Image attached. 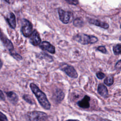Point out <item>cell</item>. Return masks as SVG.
<instances>
[{
	"instance_id": "44dd1931",
	"label": "cell",
	"mask_w": 121,
	"mask_h": 121,
	"mask_svg": "<svg viewBox=\"0 0 121 121\" xmlns=\"http://www.w3.org/2000/svg\"><path fill=\"white\" fill-rule=\"evenodd\" d=\"M96 76L97 77V78L100 79H102L103 78H104L105 77V75L104 73L102 72H98L96 73Z\"/></svg>"
},
{
	"instance_id": "7a4b0ae2",
	"label": "cell",
	"mask_w": 121,
	"mask_h": 121,
	"mask_svg": "<svg viewBox=\"0 0 121 121\" xmlns=\"http://www.w3.org/2000/svg\"><path fill=\"white\" fill-rule=\"evenodd\" d=\"M73 39L77 42L82 44L94 43L98 41L96 37L93 35H89L84 34H78L75 35Z\"/></svg>"
},
{
	"instance_id": "603a6c76",
	"label": "cell",
	"mask_w": 121,
	"mask_h": 121,
	"mask_svg": "<svg viewBox=\"0 0 121 121\" xmlns=\"http://www.w3.org/2000/svg\"><path fill=\"white\" fill-rule=\"evenodd\" d=\"M65 0L69 4H71V5H76L78 3V0Z\"/></svg>"
},
{
	"instance_id": "d4e9b609",
	"label": "cell",
	"mask_w": 121,
	"mask_h": 121,
	"mask_svg": "<svg viewBox=\"0 0 121 121\" xmlns=\"http://www.w3.org/2000/svg\"><path fill=\"white\" fill-rule=\"evenodd\" d=\"M121 60H119L117 62V63H116V65H115V67H116V68L118 69H121Z\"/></svg>"
},
{
	"instance_id": "7c38bea8",
	"label": "cell",
	"mask_w": 121,
	"mask_h": 121,
	"mask_svg": "<svg viewBox=\"0 0 121 121\" xmlns=\"http://www.w3.org/2000/svg\"><path fill=\"white\" fill-rule=\"evenodd\" d=\"M98 93L102 97L106 98L108 95V91L106 87L103 84H99L97 87Z\"/></svg>"
},
{
	"instance_id": "277c9868",
	"label": "cell",
	"mask_w": 121,
	"mask_h": 121,
	"mask_svg": "<svg viewBox=\"0 0 121 121\" xmlns=\"http://www.w3.org/2000/svg\"><path fill=\"white\" fill-rule=\"evenodd\" d=\"M60 69L70 78H76L78 77V74L76 69L72 66L64 63L60 66Z\"/></svg>"
},
{
	"instance_id": "4316f807",
	"label": "cell",
	"mask_w": 121,
	"mask_h": 121,
	"mask_svg": "<svg viewBox=\"0 0 121 121\" xmlns=\"http://www.w3.org/2000/svg\"><path fill=\"white\" fill-rule=\"evenodd\" d=\"M4 0L9 3H12L15 0Z\"/></svg>"
},
{
	"instance_id": "ac0fdd59",
	"label": "cell",
	"mask_w": 121,
	"mask_h": 121,
	"mask_svg": "<svg viewBox=\"0 0 121 121\" xmlns=\"http://www.w3.org/2000/svg\"><path fill=\"white\" fill-rule=\"evenodd\" d=\"M23 99L28 103L31 104H34V101L33 98L30 95H23Z\"/></svg>"
},
{
	"instance_id": "9a60e30c",
	"label": "cell",
	"mask_w": 121,
	"mask_h": 121,
	"mask_svg": "<svg viewBox=\"0 0 121 121\" xmlns=\"http://www.w3.org/2000/svg\"><path fill=\"white\" fill-rule=\"evenodd\" d=\"M54 99L57 102H61L64 97V94L61 90H57L54 94Z\"/></svg>"
},
{
	"instance_id": "2e32d148",
	"label": "cell",
	"mask_w": 121,
	"mask_h": 121,
	"mask_svg": "<svg viewBox=\"0 0 121 121\" xmlns=\"http://www.w3.org/2000/svg\"><path fill=\"white\" fill-rule=\"evenodd\" d=\"M113 77L112 76H109L107 77L104 80V84L108 86H110L112 85L113 83Z\"/></svg>"
},
{
	"instance_id": "484cf974",
	"label": "cell",
	"mask_w": 121,
	"mask_h": 121,
	"mask_svg": "<svg viewBox=\"0 0 121 121\" xmlns=\"http://www.w3.org/2000/svg\"><path fill=\"white\" fill-rule=\"evenodd\" d=\"M0 99H1L2 100L4 99V95L0 90Z\"/></svg>"
},
{
	"instance_id": "4fadbf2b",
	"label": "cell",
	"mask_w": 121,
	"mask_h": 121,
	"mask_svg": "<svg viewBox=\"0 0 121 121\" xmlns=\"http://www.w3.org/2000/svg\"><path fill=\"white\" fill-rule=\"evenodd\" d=\"M89 22L90 24L95 25L96 26L101 27L102 28H103L104 29H108L109 27V25L105 22L101 21L100 20H97V19H91L89 20Z\"/></svg>"
},
{
	"instance_id": "f1b7e54d",
	"label": "cell",
	"mask_w": 121,
	"mask_h": 121,
	"mask_svg": "<svg viewBox=\"0 0 121 121\" xmlns=\"http://www.w3.org/2000/svg\"><path fill=\"white\" fill-rule=\"evenodd\" d=\"M101 121H110V120H109L106 119H104L101 120Z\"/></svg>"
},
{
	"instance_id": "ffe728a7",
	"label": "cell",
	"mask_w": 121,
	"mask_h": 121,
	"mask_svg": "<svg viewBox=\"0 0 121 121\" xmlns=\"http://www.w3.org/2000/svg\"><path fill=\"white\" fill-rule=\"evenodd\" d=\"M11 55L16 59L17 60H21L22 59V57L21 56H20L19 54L16 53V52H10Z\"/></svg>"
},
{
	"instance_id": "5b68a950",
	"label": "cell",
	"mask_w": 121,
	"mask_h": 121,
	"mask_svg": "<svg viewBox=\"0 0 121 121\" xmlns=\"http://www.w3.org/2000/svg\"><path fill=\"white\" fill-rule=\"evenodd\" d=\"M21 32L25 37L30 36L33 32V26L28 20L24 19L21 27Z\"/></svg>"
},
{
	"instance_id": "30bf717a",
	"label": "cell",
	"mask_w": 121,
	"mask_h": 121,
	"mask_svg": "<svg viewBox=\"0 0 121 121\" xmlns=\"http://www.w3.org/2000/svg\"><path fill=\"white\" fill-rule=\"evenodd\" d=\"M90 100V98L88 95H85L84 98L78 102L77 104L78 105L82 108H88L90 107V103L89 101Z\"/></svg>"
},
{
	"instance_id": "8fae6325",
	"label": "cell",
	"mask_w": 121,
	"mask_h": 121,
	"mask_svg": "<svg viewBox=\"0 0 121 121\" xmlns=\"http://www.w3.org/2000/svg\"><path fill=\"white\" fill-rule=\"evenodd\" d=\"M6 20L10 27L13 29L15 28L16 26V17L15 15L13 13L10 12L8 14L6 17Z\"/></svg>"
},
{
	"instance_id": "52a82bcc",
	"label": "cell",
	"mask_w": 121,
	"mask_h": 121,
	"mask_svg": "<svg viewBox=\"0 0 121 121\" xmlns=\"http://www.w3.org/2000/svg\"><path fill=\"white\" fill-rule=\"evenodd\" d=\"M30 42L34 46H37L40 44L41 42V39L39 34L36 30H34L30 35Z\"/></svg>"
},
{
	"instance_id": "e0dca14e",
	"label": "cell",
	"mask_w": 121,
	"mask_h": 121,
	"mask_svg": "<svg viewBox=\"0 0 121 121\" xmlns=\"http://www.w3.org/2000/svg\"><path fill=\"white\" fill-rule=\"evenodd\" d=\"M73 25L76 27H81L83 25V21L81 18L77 17L74 20Z\"/></svg>"
},
{
	"instance_id": "d6986e66",
	"label": "cell",
	"mask_w": 121,
	"mask_h": 121,
	"mask_svg": "<svg viewBox=\"0 0 121 121\" xmlns=\"http://www.w3.org/2000/svg\"><path fill=\"white\" fill-rule=\"evenodd\" d=\"M121 44H118L113 47V51L115 55H118L121 53Z\"/></svg>"
},
{
	"instance_id": "8992f818",
	"label": "cell",
	"mask_w": 121,
	"mask_h": 121,
	"mask_svg": "<svg viewBox=\"0 0 121 121\" xmlns=\"http://www.w3.org/2000/svg\"><path fill=\"white\" fill-rule=\"evenodd\" d=\"M58 14L60 20L64 24L69 23L70 20L72 18V13L69 11H65L61 9H58Z\"/></svg>"
},
{
	"instance_id": "cb8c5ba5",
	"label": "cell",
	"mask_w": 121,
	"mask_h": 121,
	"mask_svg": "<svg viewBox=\"0 0 121 121\" xmlns=\"http://www.w3.org/2000/svg\"><path fill=\"white\" fill-rule=\"evenodd\" d=\"M0 121H8L6 116L0 112Z\"/></svg>"
},
{
	"instance_id": "7402d4cb",
	"label": "cell",
	"mask_w": 121,
	"mask_h": 121,
	"mask_svg": "<svg viewBox=\"0 0 121 121\" xmlns=\"http://www.w3.org/2000/svg\"><path fill=\"white\" fill-rule=\"evenodd\" d=\"M97 50L99 51L100 52H101L102 53H106V52H107V51H106V48H105L104 46H98L97 48Z\"/></svg>"
},
{
	"instance_id": "83f0119b",
	"label": "cell",
	"mask_w": 121,
	"mask_h": 121,
	"mask_svg": "<svg viewBox=\"0 0 121 121\" xmlns=\"http://www.w3.org/2000/svg\"><path fill=\"white\" fill-rule=\"evenodd\" d=\"M66 121H80L78 120H72V119H70V120H67Z\"/></svg>"
},
{
	"instance_id": "5bb4252c",
	"label": "cell",
	"mask_w": 121,
	"mask_h": 121,
	"mask_svg": "<svg viewBox=\"0 0 121 121\" xmlns=\"http://www.w3.org/2000/svg\"><path fill=\"white\" fill-rule=\"evenodd\" d=\"M7 95L9 100L13 103H16L17 102L18 98L16 93L13 92H9L7 93Z\"/></svg>"
},
{
	"instance_id": "f546056e",
	"label": "cell",
	"mask_w": 121,
	"mask_h": 121,
	"mask_svg": "<svg viewBox=\"0 0 121 121\" xmlns=\"http://www.w3.org/2000/svg\"><path fill=\"white\" fill-rule=\"evenodd\" d=\"M2 61H1V60H0V69L2 67Z\"/></svg>"
},
{
	"instance_id": "9c48e42d",
	"label": "cell",
	"mask_w": 121,
	"mask_h": 121,
	"mask_svg": "<svg viewBox=\"0 0 121 121\" xmlns=\"http://www.w3.org/2000/svg\"><path fill=\"white\" fill-rule=\"evenodd\" d=\"M39 47L43 51H47L51 53H54L55 52L54 46L47 41H43L40 43Z\"/></svg>"
},
{
	"instance_id": "3957f363",
	"label": "cell",
	"mask_w": 121,
	"mask_h": 121,
	"mask_svg": "<svg viewBox=\"0 0 121 121\" xmlns=\"http://www.w3.org/2000/svg\"><path fill=\"white\" fill-rule=\"evenodd\" d=\"M47 118V114L41 111H33L26 114V118L29 121H43Z\"/></svg>"
},
{
	"instance_id": "6da1fadb",
	"label": "cell",
	"mask_w": 121,
	"mask_h": 121,
	"mask_svg": "<svg viewBox=\"0 0 121 121\" xmlns=\"http://www.w3.org/2000/svg\"><path fill=\"white\" fill-rule=\"evenodd\" d=\"M30 87L33 93L37 98V99L40 105L46 110L50 109L51 104L49 102L45 94L42 91H41L35 84L33 83L30 84Z\"/></svg>"
},
{
	"instance_id": "ba28073f",
	"label": "cell",
	"mask_w": 121,
	"mask_h": 121,
	"mask_svg": "<svg viewBox=\"0 0 121 121\" xmlns=\"http://www.w3.org/2000/svg\"><path fill=\"white\" fill-rule=\"evenodd\" d=\"M0 38L1 40L2 41L3 44L7 47V48L10 51V52H13V50H14V47L12 43L4 35V34L2 33L0 29Z\"/></svg>"
}]
</instances>
